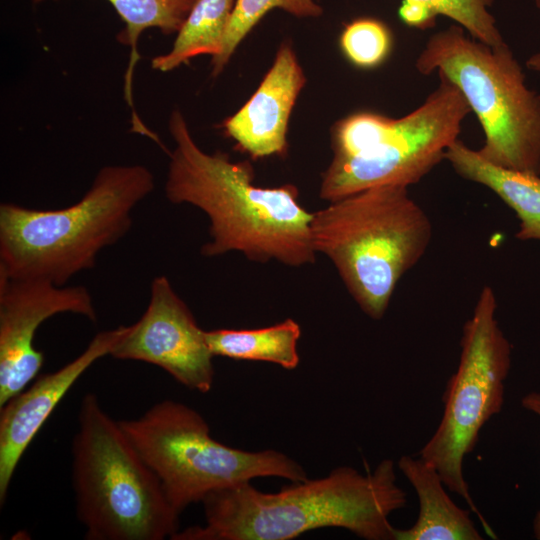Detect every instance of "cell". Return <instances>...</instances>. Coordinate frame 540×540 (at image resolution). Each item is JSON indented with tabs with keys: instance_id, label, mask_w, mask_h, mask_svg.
Wrapping results in <instances>:
<instances>
[{
	"instance_id": "6",
	"label": "cell",
	"mask_w": 540,
	"mask_h": 540,
	"mask_svg": "<svg viewBox=\"0 0 540 540\" xmlns=\"http://www.w3.org/2000/svg\"><path fill=\"white\" fill-rule=\"evenodd\" d=\"M76 512L90 540H163L179 515L119 421L87 393L72 445Z\"/></svg>"
},
{
	"instance_id": "20",
	"label": "cell",
	"mask_w": 540,
	"mask_h": 540,
	"mask_svg": "<svg viewBox=\"0 0 540 540\" xmlns=\"http://www.w3.org/2000/svg\"><path fill=\"white\" fill-rule=\"evenodd\" d=\"M431 26L437 15L449 17L472 38L493 48L507 44L488 8L493 0H404Z\"/></svg>"
},
{
	"instance_id": "3",
	"label": "cell",
	"mask_w": 540,
	"mask_h": 540,
	"mask_svg": "<svg viewBox=\"0 0 540 540\" xmlns=\"http://www.w3.org/2000/svg\"><path fill=\"white\" fill-rule=\"evenodd\" d=\"M154 189L143 165H109L82 198L64 208L41 210L0 205V273L64 286L95 266L98 254L123 238L135 207Z\"/></svg>"
},
{
	"instance_id": "18",
	"label": "cell",
	"mask_w": 540,
	"mask_h": 540,
	"mask_svg": "<svg viewBox=\"0 0 540 540\" xmlns=\"http://www.w3.org/2000/svg\"><path fill=\"white\" fill-rule=\"evenodd\" d=\"M44 0H33L39 3ZM125 24L117 39L131 49L130 61L125 75V95L133 107L132 78L140 56L138 40L146 29L157 28L164 35L177 33L196 0H107Z\"/></svg>"
},
{
	"instance_id": "4",
	"label": "cell",
	"mask_w": 540,
	"mask_h": 540,
	"mask_svg": "<svg viewBox=\"0 0 540 540\" xmlns=\"http://www.w3.org/2000/svg\"><path fill=\"white\" fill-rule=\"evenodd\" d=\"M311 236L361 310L380 320L399 280L428 248L432 224L408 187L378 186L313 213Z\"/></svg>"
},
{
	"instance_id": "16",
	"label": "cell",
	"mask_w": 540,
	"mask_h": 540,
	"mask_svg": "<svg viewBox=\"0 0 540 540\" xmlns=\"http://www.w3.org/2000/svg\"><path fill=\"white\" fill-rule=\"evenodd\" d=\"M214 356L265 361L293 370L299 364L300 325L291 318L259 329H216L205 332Z\"/></svg>"
},
{
	"instance_id": "2",
	"label": "cell",
	"mask_w": 540,
	"mask_h": 540,
	"mask_svg": "<svg viewBox=\"0 0 540 540\" xmlns=\"http://www.w3.org/2000/svg\"><path fill=\"white\" fill-rule=\"evenodd\" d=\"M202 503L205 525L178 530L171 539L290 540L337 527L365 540H394L389 516L406 506L407 497L397 484L394 462L384 459L367 474L342 466L276 493L244 482L214 491Z\"/></svg>"
},
{
	"instance_id": "11",
	"label": "cell",
	"mask_w": 540,
	"mask_h": 540,
	"mask_svg": "<svg viewBox=\"0 0 540 540\" xmlns=\"http://www.w3.org/2000/svg\"><path fill=\"white\" fill-rule=\"evenodd\" d=\"M60 313L97 319L92 296L84 286H59L0 273V406L38 375L44 355L34 346L36 331Z\"/></svg>"
},
{
	"instance_id": "24",
	"label": "cell",
	"mask_w": 540,
	"mask_h": 540,
	"mask_svg": "<svg viewBox=\"0 0 540 540\" xmlns=\"http://www.w3.org/2000/svg\"><path fill=\"white\" fill-rule=\"evenodd\" d=\"M535 4H536L537 8L540 10V0H535Z\"/></svg>"
},
{
	"instance_id": "1",
	"label": "cell",
	"mask_w": 540,
	"mask_h": 540,
	"mask_svg": "<svg viewBox=\"0 0 540 540\" xmlns=\"http://www.w3.org/2000/svg\"><path fill=\"white\" fill-rule=\"evenodd\" d=\"M169 131L175 148L169 153L165 195L171 203L190 204L208 216L210 240L201 247L203 256L238 251L254 262L276 260L291 267L315 261L313 213L300 205L295 186H256L248 161L204 152L177 109Z\"/></svg>"
},
{
	"instance_id": "13",
	"label": "cell",
	"mask_w": 540,
	"mask_h": 540,
	"mask_svg": "<svg viewBox=\"0 0 540 540\" xmlns=\"http://www.w3.org/2000/svg\"><path fill=\"white\" fill-rule=\"evenodd\" d=\"M305 82L291 45L282 43L257 90L223 123L226 134L253 158L283 156L288 121Z\"/></svg>"
},
{
	"instance_id": "15",
	"label": "cell",
	"mask_w": 540,
	"mask_h": 540,
	"mask_svg": "<svg viewBox=\"0 0 540 540\" xmlns=\"http://www.w3.org/2000/svg\"><path fill=\"white\" fill-rule=\"evenodd\" d=\"M445 159L459 176L490 189L516 213L518 239L540 241V175L496 166L459 139Z\"/></svg>"
},
{
	"instance_id": "19",
	"label": "cell",
	"mask_w": 540,
	"mask_h": 540,
	"mask_svg": "<svg viewBox=\"0 0 540 540\" xmlns=\"http://www.w3.org/2000/svg\"><path fill=\"white\" fill-rule=\"evenodd\" d=\"M275 8L299 18L318 17L323 12L316 0H236L221 51L211 61L214 77L223 71L236 48L256 24Z\"/></svg>"
},
{
	"instance_id": "21",
	"label": "cell",
	"mask_w": 540,
	"mask_h": 540,
	"mask_svg": "<svg viewBox=\"0 0 540 540\" xmlns=\"http://www.w3.org/2000/svg\"><path fill=\"white\" fill-rule=\"evenodd\" d=\"M393 45L389 28L372 18L350 22L341 33L340 47L345 57L355 66L371 69L381 65Z\"/></svg>"
},
{
	"instance_id": "9",
	"label": "cell",
	"mask_w": 540,
	"mask_h": 540,
	"mask_svg": "<svg viewBox=\"0 0 540 540\" xmlns=\"http://www.w3.org/2000/svg\"><path fill=\"white\" fill-rule=\"evenodd\" d=\"M497 302L491 287L479 294L465 322L456 372L446 384L442 418L419 456L432 464L446 488L463 498L487 534L495 533L475 505L463 473L482 427L502 410L505 381L511 368V345L496 319Z\"/></svg>"
},
{
	"instance_id": "23",
	"label": "cell",
	"mask_w": 540,
	"mask_h": 540,
	"mask_svg": "<svg viewBox=\"0 0 540 540\" xmlns=\"http://www.w3.org/2000/svg\"><path fill=\"white\" fill-rule=\"evenodd\" d=\"M525 64L527 69L540 74V51L532 54Z\"/></svg>"
},
{
	"instance_id": "12",
	"label": "cell",
	"mask_w": 540,
	"mask_h": 540,
	"mask_svg": "<svg viewBox=\"0 0 540 540\" xmlns=\"http://www.w3.org/2000/svg\"><path fill=\"white\" fill-rule=\"evenodd\" d=\"M127 326L97 333L86 349L60 369L39 376L0 406V503L3 504L24 452L76 380L110 355Z\"/></svg>"
},
{
	"instance_id": "5",
	"label": "cell",
	"mask_w": 540,
	"mask_h": 540,
	"mask_svg": "<svg viewBox=\"0 0 540 540\" xmlns=\"http://www.w3.org/2000/svg\"><path fill=\"white\" fill-rule=\"evenodd\" d=\"M438 75L436 89L401 118L364 111L334 124L321 199L333 202L378 186L409 188L445 159L471 109L460 90Z\"/></svg>"
},
{
	"instance_id": "8",
	"label": "cell",
	"mask_w": 540,
	"mask_h": 540,
	"mask_svg": "<svg viewBox=\"0 0 540 540\" xmlns=\"http://www.w3.org/2000/svg\"><path fill=\"white\" fill-rule=\"evenodd\" d=\"M119 423L178 514L214 491L257 477L307 479L304 468L284 453L244 451L216 441L200 413L174 400H162L139 418Z\"/></svg>"
},
{
	"instance_id": "7",
	"label": "cell",
	"mask_w": 540,
	"mask_h": 540,
	"mask_svg": "<svg viewBox=\"0 0 540 540\" xmlns=\"http://www.w3.org/2000/svg\"><path fill=\"white\" fill-rule=\"evenodd\" d=\"M415 69L441 73L460 90L484 132L482 158L540 175V94L507 44L493 48L451 26L428 39Z\"/></svg>"
},
{
	"instance_id": "14",
	"label": "cell",
	"mask_w": 540,
	"mask_h": 540,
	"mask_svg": "<svg viewBox=\"0 0 540 540\" xmlns=\"http://www.w3.org/2000/svg\"><path fill=\"white\" fill-rule=\"evenodd\" d=\"M398 468L415 490L419 514L414 525L394 529V540H481L470 510L450 498L436 468L423 458L403 455Z\"/></svg>"
},
{
	"instance_id": "22",
	"label": "cell",
	"mask_w": 540,
	"mask_h": 540,
	"mask_svg": "<svg viewBox=\"0 0 540 540\" xmlns=\"http://www.w3.org/2000/svg\"><path fill=\"white\" fill-rule=\"evenodd\" d=\"M522 406L540 418V392H529L521 400ZM534 537L540 540V510L533 520Z\"/></svg>"
},
{
	"instance_id": "10",
	"label": "cell",
	"mask_w": 540,
	"mask_h": 540,
	"mask_svg": "<svg viewBox=\"0 0 540 540\" xmlns=\"http://www.w3.org/2000/svg\"><path fill=\"white\" fill-rule=\"evenodd\" d=\"M205 332L168 278L157 276L145 312L127 326L110 356L155 365L185 387L207 393L215 371Z\"/></svg>"
},
{
	"instance_id": "17",
	"label": "cell",
	"mask_w": 540,
	"mask_h": 540,
	"mask_svg": "<svg viewBox=\"0 0 540 540\" xmlns=\"http://www.w3.org/2000/svg\"><path fill=\"white\" fill-rule=\"evenodd\" d=\"M236 0H196L171 50L154 57V70L169 72L199 55L219 54Z\"/></svg>"
}]
</instances>
